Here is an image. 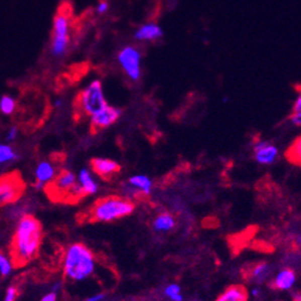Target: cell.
Returning <instances> with one entry per match:
<instances>
[{"instance_id": "obj_1", "label": "cell", "mask_w": 301, "mask_h": 301, "mask_svg": "<svg viewBox=\"0 0 301 301\" xmlns=\"http://www.w3.org/2000/svg\"><path fill=\"white\" fill-rule=\"evenodd\" d=\"M42 241V227L39 219L26 215L18 222L11 244V262L23 266L35 258Z\"/></svg>"}, {"instance_id": "obj_2", "label": "cell", "mask_w": 301, "mask_h": 301, "mask_svg": "<svg viewBox=\"0 0 301 301\" xmlns=\"http://www.w3.org/2000/svg\"><path fill=\"white\" fill-rule=\"evenodd\" d=\"M95 257L84 244L76 243L67 247L64 258V275L67 280L80 282L87 280L95 271Z\"/></svg>"}, {"instance_id": "obj_3", "label": "cell", "mask_w": 301, "mask_h": 301, "mask_svg": "<svg viewBox=\"0 0 301 301\" xmlns=\"http://www.w3.org/2000/svg\"><path fill=\"white\" fill-rule=\"evenodd\" d=\"M134 210V204L125 197L111 196L102 198L90 210V219L95 222H113L127 217Z\"/></svg>"}, {"instance_id": "obj_4", "label": "cell", "mask_w": 301, "mask_h": 301, "mask_svg": "<svg viewBox=\"0 0 301 301\" xmlns=\"http://www.w3.org/2000/svg\"><path fill=\"white\" fill-rule=\"evenodd\" d=\"M70 17L71 10L68 5H62L56 12L54 22H53L51 52L52 54L59 58L67 51L68 39H70Z\"/></svg>"}, {"instance_id": "obj_5", "label": "cell", "mask_w": 301, "mask_h": 301, "mask_svg": "<svg viewBox=\"0 0 301 301\" xmlns=\"http://www.w3.org/2000/svg\"><path fill=\"white\" fill-rule=\"evenodd\" d=\"M77 108L84 113V115H93L105 107V95L100 81H94L82 93L78 94L76 100Z\"/></svg>"}, {"instance_id": "obj_6", "label": "cell", "mask_w": 301, "mask_h": 301, "mask_svg": "<svg viewBox=\"0 0 301 301\" xmlns=\"http://www.w3.org/2000/svg\"><path fill=\"white\" fill-rule=\"evenodd\" d=\"M23 183L18 177L8 175L0 179V205H9L15 203L23 193Z\"/></svg>"}, {"instance_id": "obj_7", "label": "cell", "mask_w": 301, "mask_h": 301, "mask_svg": "<svg viewBox=\"0 0 301 301\" xmlns=\"http://www.w3.org/2000/svg\"><path fill=\"white\" fill-rule=\"evenodd\" d=\"M118 58L128 77L137 81L140 77V53L134 47H125L123 51L119 53Z\"/></svg>"}, {"instance_id": "obj_8", "label": "cell", "mask_w": 301, "mask_h": 301, "mask_svg": "<svg viewBox=\"0 0 301 301\" xmlns=\"http://www.w3.org/2000/svg\"><path fill=\"white\" fill-rule=\"evenodd\" d=\"M76 184V175L71 171H62L60 174L56 175L49 186H51L53 196H60L65 199L68 198L71 200V192Z\"/></svg>"}, {"instance_id": "obj_9", "label": "cell", "mask_w": 301, "mask_h": 301, "mask_svg": "<svg viewBox=\"0 0 301 301\" xmlns=\"http://www.w3.org/2000/svg\"><path fill=\"white\" fill-rule=\"evenodd\" d=\"M121 111L118 108L111 107V106L106 105L102 109H100L99 112L95 113L92 118V132L96 133L97 131L103 130V128L111 126L120 118Z\"/></svg>"}, {"instance_id": "obj_10", "label": "cell", "mask_w": 301, "mask_h": 301, "mask_svg": "<svg viewBox=\"0 0 301 301\" xmlns=\"http://www.w3.org/2000/svg\"><path fill=\"white\" fill-rule=\"evenodd\" d=\"M90 166H92L94 173L103 179H111L121 171L120 165L108 159H93L90 161Z\"/></svg>"}, {"instance_id": "obj_11", "label": "cell", "mask_w": 301, "mask_h": 301, "mask_svg": "<svg viewBox=\"0 0 301 301\" xmlns=\"http://www.w3.org/2000/svg\"><path fill=\"white\" fill-rule=\"evenodd\" d=\"M277 148L265 140H258L255 145V158L260 165H271L277 158Z\"/></svg>"}, {"instance_id": "obj_12", "label": "cell", "mask_w": 301, "mask_h": 301, "mask_svg": "<svg viewBox=\"0 0 301 301\" xmlns=\"http://www.w3.org/2000/svg\"><path fill=\"white\" fill-rule=\"evenodd\" d=\"M55 177L54 166L48 161H41L35 169V187L37 190L43 189L47 184H51Z\"/></svg>"}, {"instance_id": "obj_13", "label": "cell", "mask_w": 301, "mask_h": 301, "mask_svg": "<svg viewBox=\"0 0 301 301\" xmlns=\"http://www.w3.org/2000/svg\"><path fill=\"white\" fill-rule=\"evenodd\" d=\"M296 274L289 268H284L277 272L272 280V287L278 290H290L295 286Z\"/></svg>"}, {"instance_id": "obj_14", "label": "cell", "mask_w": 301, "mask_h": 301, "mask_svg": "<svg viewBox=\"0 0 301 301\" xmlns=\"http://www.w3.org/2000/svg\"><path fill=\"white\" fill-rule=\"evenodd\" d=\"M128 187L133 191L134 194H143L149 196L152 193L153 183L152 180L145 175H133L128 179Z\"/></svg>"}, {"instance_id": "obj_15", "label": "cell", "mask_w": 301, "mask_h": 301, "mask_svg": "<svg viewBox=\"0 0 301 301\" xmlns=\"http://www.w3.org/2000/svg\"><path fill=\"white\" fill-rule=\"evenodd\" d=\"M271 272L272 269L268 263H259L250 269V271L247 272V277L253 283L262 284L270 278Z\"/></svg>"}, {"instance_id": "obj_16", "label": "cell", "mask_w": 301, "mask_h": 301, "mask_svg": "<svg viewBox=\"0 0 301 301\" xmlns=\"http://www.w3.org/2000/svg\"><path fill=\"white\" fill-rule=\"evenodd\" d=\"M77 183L80 185L84 197L92 196V194H95L99 191V185H97L95 179L93 178V175L90 174V172L88 169H82L80 172Z\"/></svg>"}, {"instance_id": "obj_17", "label": "cell", "mask_w": 301, "mask_h": 301, "mask_svg": "<svg viewBox=\"0 0 301 301\" xmlns=\"http://www.w3.org/2000/svg\"><path fill=\"white\" fill-rule=\"evenodd\" d=\"M175 224H177V221H175L174 216L169 212H161L153 221L154 231L158 233H168L174 230Z\"/></svg>"}, {"instance_id": "obj_18", "label": "cell", "mask_w": 301, "mask_h": 301, "mask_svg": "<svg viewBox=\"0 0 301 301\" xmlns=\"http://www.w3.org/2000/svg\"><path fill=\"white\" fill-rule=\"evenodd\" d=\"M216 301H247V291L241 286H232L225 289Z\"/></svg>"}, {"instance_id": "obj_19", "label": "cell", "mask_w": 301, "mask_h": 301, "mask_svg": "<svg viewBox=\"0 0 301 301\" xmlns=\"http://www.w3.org/2000/svg\"><path fill=\"white\" fill-rule=\"evenodd\" d=\"M161 36V28L156 26V24H146L136 33V39L140 40V41H154V40H158Z\"/></svg>"}, {"instance_id": "obj_20", "label": "cell", "mask_w": 301, "mask_h": 301, "mask_svg": "<svg viewBox=\"0 0 301 301\" xmlns=\"http://www.w3.org/2000/svg\"><path fill=\"white\" fill-rule=\"evenodd\" d=\"M18 159V153L8 143H0V166L11 164Z\"/></svg>"}, {"instance_id": "obj_21", "label": "cell", "mask_w": 301, "mask_h": 301, "mask_svg": "<svg viewBox=\"0 0 301 301\" xmlns=\"http://www.w3.org/2000/svg\"><path fill=\"white\" fill-rule=\"evenodd\" d=\"M16 108H17V101H16L14 96L9 95V94L0 96V113H2V114H14Z\"/></svg>"}, {"instance_id": "obj_22", "label": "cell", "mask_w": 301, "mask_h": 301, "mask_svg": "<svg viewBox=\"0 0 301 301\" xmlns=\"http://www.w3.org/2000/svg\"><path fill=\"white\" fill-rule=\"evenodd\" d=\"M300 156H301V139L300 137H297L295 140H294L293 144L289 146V149L287 150L286 158L289 160L291 164H296L297 166L300 165Z\"/></svg>"}, {"instance_id": "obj_23", "label": "cell", "mask_w": 301, "mask_h": 301, "mask_svg": "<svg viewBox=\"0 0 301 301\" xmlns=\"http://www.w3.org/2000/svg\"><path fill=\"white\" fill-rule=\"evenodd\" d=\"M165 295L171 301H184V296L181 294V288L177 283H171L165 288Z\"/></svg>"}, {"instance_id": "obj_24", "label": "cell", "mask_w": 301, "mask_h": 301, "mask_svg": "<svg viewBox=\"0 0 301 301\" xmlns=\"http://www.w3.org/2000/svg\"><path fill=\"white\" fill-rule=\"evenodd\" d=\"M290 120L291 123L296 126H300L301 125V96H297L295 100V103H294L293 111H291L290 114Z\"/></svg>"}, {"instance_id": "obj_25", "label": "cell", "mask_w": 301, "mask_h": 301, "mask_svg": "<svg viewBox=\"0 0 301 301\" xmlns=\"http://www.w3.org/2000/svg\"><path fill=\"white\" fill-rule=\"evenodd\" d=\"M12 268H14V265H12L11 260L6 258V257L0 252V274L3 276L10 275Z\"/></svg>"}, {"instance_id": "obj_26", "label": "cell", "mask_w": 301, "mask_h": 301, "mask_svg": "<svg viewBox=\"0 0 301 301\" xmlns=\"http://www.w3.org/2000/svg\"><path fill=\"white\" fill-rule=\"evenodd\" d=\"M18 294H20V290L16 286H10L6 290L4 301H16L18 297Z\"/></svg>"}, {"instance_id": "obj_27", "label": "cell", "mask_w": 301, "mask_h": 301, "mask_svg": "<svg viewBox=\"0 0 301 301\" xmlns=\"http://www.w3.org/2000/svg\"><path fill=\"white\" fill-rule=\"evenodd\" d=\"M17 137H18V128L16 126H11L8 130V132H6V136H5L6 143L8 144L14 143L15 140L17 139Z\"/></svg>"}, {"instance_id": "obj_28", "label": "cell", "mask_w": 301, "mask_h": 301, "mask_svg": "<svg viewBox=\"0 0 301 301\" xmlns=\"http://www.w3.org/2000/svg\"><path fill=\"white\" fill-rule=\"evenodd\" d=\"M105 297H106L105 294L99 293V294H94V295L87 297V299L83 300V301H102L103 299H105Z\"/></svg>"}, {"instance_id": "obj_29", "label": "cell", "mask_w": 301, "mask_h": 301, "mask_svg": "<svg viewBox=\"0 0 301 301\" xmlns=\"http://www.w3.org/2000/svg\"><path fill=\"white\" fill-rule=\"evenodd\" d=\"M107 9H108V3L101 2L99 4V6H97V12H99V14H105V12L107 11Z\"/></svg>"}, {"instance_id": "obj_30", "label": "cell", "mask_w": 301, "mask_h": 301, "mask_svg": "<svg viewBox=\"0 0 301 301\" xmlns=\"http://www.w3.org/2000/svg\"><path fill=\"white\" fill-rule=\"evenodd\" d=\"M41 301H56V293L51 291V293L46 294V295L41 299Z\"/></svg>"}, {"instance_id": "obj_31", "label": "cell", "mask_w": 301, "mask_h": 301, "mask_svg": "<svg viewBox=\"0 0 301 301\" xmlns=\"http://www.w3.org/2000/svg\"><path fill=\"white\" fill-rule=\"evenodd\" d=\"M251 294H252V295L255 297L259 296L260 295V288L259 287H255L252 290H251Z\"/></svg>"}, {"instance_id": "obj_32", "label": "cell", "mask_w": 301, "mask_h": 301, "mask_svg": "<svg viewBox=\"0 0 301 301\" xmlns=\"http://www.w3.org/2000/svg\"><path fill=\"white\" fill-rule=\"evenodd\" d=\"M55 106H56V107H60V106H61V101H56L55 102Z\"/></svg>"}]
</instances>
